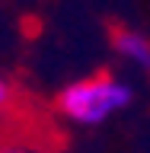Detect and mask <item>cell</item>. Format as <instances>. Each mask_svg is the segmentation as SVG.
Returning a JSON list of instances; mask_svg holds the SVG:
<instances>
[{"label": "cell", "mask_w": 150, "mask_h": 153, "mask_svg": "<svg viewBox=\"0 0 150 153\" xmlns=\"http://www.w3.org/2000/svg\"><path fill=\"white\" fill-rule=\"evenodd\" d=\"M134 102V89L128 80L115 74H93L67 83L57 93V115L74 128H99L122 115Z\"/></svg>", "instance_id": "obj_1"}, {"label": "cell", "mask_w": 150, "mask_h": 153, "mask_svg": "<svg viewBox=\"0 0 150 153\" xmlns=\"http://www.w3.org/2000/svg\"><path fill=\"white\" fill-rule=\"evenodd\" d=\"M112 48L128 67L141 70V74H150V38L141 29H118L112 35Z\"/></svg>", "instance_id": "obj_2"}, {"label": "cell", "mask_w": 150, "mask_h": 153, "mask_svg": "<svg viewBox=\"0 0 150 153\" xmlns=\"http://www.w3.org/2000/svg\"><path fill=\"white\" fill-rule=\"evenodd\" d=\"M10 102H13V86H10V80L3 74H0V112H7Z\"/></svg>", "instance_id": "obj_3"}, {"label": "cell", "mask_w": 150, "mask_h": 153, "mask_svg": "<svg viewBox=\"0 0 150 153\" xmlns=\"http://www.w3.org/2000/svg\"><path fill=\"white\" fill-rule=\"evenodd\" d=\"M0 153H32L29 147H19V143H10V147H0Z\"/></svg>", "instance_id": "obj_4"}]
</instances>
